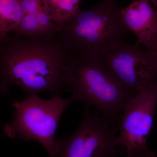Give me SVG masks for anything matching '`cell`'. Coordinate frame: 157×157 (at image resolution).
<instances>
[{
    "label": "cell",
    "instance_id": "1",
    "mask_svg": "<svg viewBox=\"0 0 157 157\" xmlns=\"http://www.w3.org/2000/svg\"><path fill=\"white\" fill-rule=\"evenodd\" d=\"M70 54L56 34L33 37H8L0 42V86L20 88L28 96L50 92L59 95Z\"/></svg>",
    "mask_w": 157,
    "mask_h": 157
},
{
    "label": "cell",
    "instance_id": "2",
    "mask_svg": "<svg viewBox=\"0 0 157 157\" xmlns=\"http://www.w3.org/2000/svg\"><path fill=\"white\" fill-rule=\"evenodd\" d=\"M62 89L116 124L126 104L138 94L125 87L98 56L79 53L69 55Z\"/></svg>",
    "mask_w": 157,
    "mask_h": 157
},
{
    "label": "cell",
    "instance_id": "3",
    "mask_svg": "<svg viewBox=\"0 0 157 157\" xmlns=\"http://www.w3.org/2000/svg\"><path fill=\"white\" fill-rule=\"evenodd\" d=\"M116 0H104L80 9L57 28L59 40L69 54L98 56L126 41L129 30Z\"/></svg>",
    "mask_w": 157,
    "mask_h": 157
},
{
    "label": "cell",
    "instance_id": "4",
    "mask_svg": "<svg viewBox=\"0 0 157 157\" xmlns=\"http://www.w3.org/2000/svg\"><path fill=\"white\" fill-rule=\"evenodd\" d=\"M75 101L72 96L65 99L57 95L48 100L38 95L28 96L23 101L14 103V117L5 127V132L11 138L36 140L49 157H53L58 124L65 109Z\"/></svg>",
    "mask_w": 157,
    "mask_h": 157
},
{
    "label": "cell",
    "instance_id": "5",
    "mask_svg": "<svg viewBox=\"0 0 157 157\" xmlns=\"http://www.w3.org/2000/svg\"><path fill=\"white\" fill-rule=\"evenodd\" d=\"M86 105L81 123L70 137L56 141L53 157H115L118 126Z\"/></svg>",
    "mask_w": 157,
    "mask_h": 157
},
{
    "label": "cell",
    "instance_id": "6",
    "mask_svg": "<svg viewBox=\"0 0 157 157\" xmlns=\"http://www.w3.org/2000/svg\"><path fill=\"white\" fill-rule=\"evenodd\" d=\"M157 104V83L139 92L126 104L119 121V148L126 157H155L147 146Z\"/></svg>",
    "mask_w": 157,
    "mask_h": 157
},
{
    "label": "cell",
    "instance_id": "7",
    "mask_svg": "<svg viewBox=\"0 0 157 157\" xmlns=\"http://www.w3.org/2000/svg\"><path fill=\"white\" fill-rule=\"evenodd\" d=\"M121 83L136 93L157 83V54L126 41L98 56Z\"/></svg>",
    "mask_w": 157,
    "mask_h": 157
},
{
    "label": "cell",
    "instance_id": "8",
    "mask_svg": "<svg viewBox=\"0 0 157 157\" xmlns=\"http://www.w3.org/2000/svg\"><path fill=\"white\" fill-rule=\"evenodd\" d=\"M121 13L127 29L137 37L136 45L148 48L157 35V9L149 0H136Z\"/></svg>",
    "mask_w": 157,
    "mask_h": 157
},
{
    "label": "cell",
    "instance_id": "9",
    "mask_svg": "<svg viewBox=\"0 0 157 157\" xmlns=\"http://www.w3.org/2000/svg\"><path fill=\"white\" fill-rule=\"evenodd\" d=\"M22 15L20 0H0V42L15 31Z\"/></svg>",
    "mask_w": 157,
    "mask_h": 157
},
{
    "label": "cell",
    "instance_id": "10",
    "mask_svg": "<svg viewBox=\"0 0 157 157\" xmlns=\"http://www.w3.org/2000/svg\"><path fill=\"white\" fill-rule=\"evenodd\" d=\"M81 0H42L45 14L59 27L79 9Z\"/></svg>",
    "mask_w": 157,
    "mask_h": 157
},
{
    "label": "cell",
    "instance_id": "11",
    "mask_svg": "<svg viewBox=\"0 0 157 157\" xmlns=\"http://www.w3.org/2000/svg\"><path fill=\"white\" fill-rule=\"evenodd\" d=\"M14 32V36L17 37L47 36L40 25L36 16L32 14H23L19 25Z\"/></svg>",
    "mask_w": 157,
    "mask_h": 157
},
{
    "label": "cell",
    "instance_id": "12",
    "mask_svg": "<svg viewBox=\"0 0 157 157\" xmlns=\"http://www.w3.org/2000/svg\"><path fill=\"white\" fill-rule=\"evenodd\" d=\"M20 2L23 14L36 15L44 11L42 0H20Z\"/></svg>",
    "mask_w": 157,
    "mask_h": 157
},
{
    "label": "cell",
    "instance_id": "13",
    "mask_svg": "<svg viewBox=\"0 0 157 157\" xmlns=\"http://www.w3.org/2000/svg\"><path fill=\"white\" fill-rule=\"evenodd\" d=\"M148 49H151L157 54V35Z\"/></svg>",
    "mask_w": 157,
    "mask_h": 157
},
{
    "label": "cell",
    "instance_id": "14",
    "mask_svg": "<svg viewBox=\"0 0 157 157\" xmlns=\"http://www.w3.org/2000/svg\"><path fill=\"white\" fill-rule=\"evenodd\" d=\"M149 1L152 4L153 6L157 9V0H149Z\"/></svg>",
    "mask_w": 157,
    "mask_h": 157
}]
</instances>
